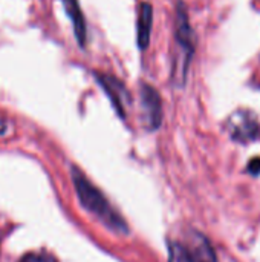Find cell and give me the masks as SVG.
<instances>
[{
    "instance_id": "1",
    "label": "cell",
    "mask_w": 260,
    "mask_h": 262,
    "mask_svg": "<svg viewBox=\"0 0 260 262\" xmlns=\"http://www.w3.org/2000/svg\"><path fill=\"white\" fill-rule=\"evenodd\" d=\"M74 184L77 187V193L83 203V206L92 212L93 215H97L107 227L113 229V230H120L124 232L126 230V224L123 223V220L112 210V207L109 206V203L106 201V198L78 172L74 169Z\"/></svg>"
},
{
    "instance_id": "2",
    "label": "cell",
    "mask_w": 260,
    "mask_h": 262,
    "mask_svg": "<svg viewBox=\"0 0 260 262\" xmlns=\"http://www.w3.org/2000/svg\"><path fill=\"white\" fill-rule=\"evenodd\" d=\"M176 43L179 46V54L175 61V75L184 80L190 58L193 55L195 41H193V31L188 23L187 12L182 8H178V12H176Z\"/></svg>"
},
{
    "instance_id": "3",
    "label": "cell",
    "mask_w": 260,
    "mask_h": 262,
    "mask_svg": "<svg viewBox=\"0 0 260 262\" xmlns=\"http://www.w3.org/2000/svg\"><path fill=\"white\" fill-rule=\"evenodd\" d=\"M141 104L146 124L150 129H156L162 118V107L159 94L150 84H143L141 88Z\"/></svg>"
},
{
    "instance_id": "4",
    "label": "cell",
    "mask_w": 260,
    "mask_h": 262,
    "mask_svg": "<svg viewBox=\"0 0 260 262\" xmlns=\"http://www.w3.org/2000/svg\"><path fill=\"white\" fill-rule=\"evenodd\" d=\"M192 262H216V255L210 243L199 233H193L187 246H182Z\"/></svg>"
},
{
    "instance_id": "5",
    "label": "cell",
    "mask_w": 260,
    "mask_h": 262,
    "mask_svg": "<svg viewBox=\"0 0 260 262\" xmlns=\"http://www.w3.org/2000/svg\"><path fill=\"white\" fill-rule=\"evenodd\" d=\"M230 127H231V135L241 141L250 140L254 137L257 132V123L251 117V114L247 112H236L233 118L230 120Z\"/></svg>"
},
{
    "instance_id": "6",
    "label": "cell",
    "mask_w": 260,
    "mask_h": 262,
    "mask_svg": "<svg viewBox=\"0 0 260 262\" xmlns=\"http://www.w3.org/2000/svg\"><path fill=\"white\" fill-rule=\"evenodd\" d=\"M153 23V9L150 3H141L138 11V23H136V40L139 49H146L150 43V32Z\"/></svg>"
},
{
    "instance_id": "7",
    "label": "cell",
    "mask_w": 260,
    "mask_h": 262,
    "mask_svg": "<svg viewBox=\"0 0 260 262\" xmlns=\"http://www.w3.org/2000/svg\"><path fill=\"white\" fill-rule=\"evenodd\" d=\"M61 3H63L64 9L67 12V17L72 21L75 38L78 40L80 46H84L86 37H87V31H86V21H84V15L81 12L78 0H61Z\"/></svg>"
},
{
    "instance_id": "8",
    "label": "cell",
    "mask_w": 260,
    "mask_h": 262,
    "mask_svg": "<svg viewBox=\"0 0 260 262\" xmlns=\"http://www.w3.org/2000/svg\"><path fill=\"white\" fill-rule=\"evenodd\" d=\"M98 81L101 83V86L104 88V91L110 95V98L113 100V103L118 107V111H123L126 101L129 100V94H127L126 88L116 78L109 77V75H100L98 77Z\"/></svg>"
},
{
    "instance_id": "9",
    "label": "cell",
    "mask_w": 260,
    "mask_h": 262,
    "mask_svg": "<svg viewBox=\"0 0 260 262\" xmlns=\"http://www.w3.org/2000/svg\"><path fill=\"white\" fill-rule=\"evenodd\" d=\"M170 262H192L181 244H170Z\"/></svg>"
},
{
    "instance_id": "10",
    "label": "cell",
    "mask_w": 260,
    "mask_h": 262,
    "mask_svg": "<svg viewBox=\"0 0 260 262\" xmlns=\"http://www.w3.org/2000/svg\"><path fill=\"white\" fill-rule=\"evenodd\" d=\"M20 262H57L52 256L46 253H28L26 256L21 258Z\"/></svg>"
}]
</instances>
